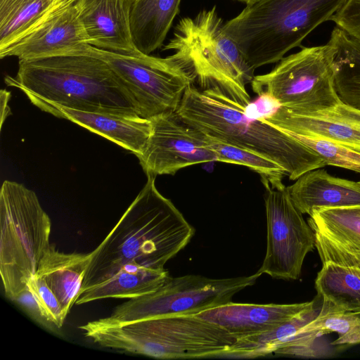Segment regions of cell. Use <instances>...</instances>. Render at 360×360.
Instances as JSON below:
<instances>
[{
    "label": "cell",
    "mask_w": 360,
    "mask_h": 360,
    "mask_svg": "<svg viewBox=\"0 0 360 360\" xmlns=\"http://www.w3.org/2000/svg\"><path fill=\"white\" fill-rule=\"evenodd\" d=\"M147 176L142 190L92 251L80 291L110 278L125 264L164 269L193 236L194 228L157 189L155 176Z\"/></svg>",
    "instance_id": "6da1fadb"
},
{
    "label": "cell",
    "mask_w": 360,
    "mask_h": 360,
    "mask_svg": "<svg viewBox=\"0 0 360 360\" xmlns=\"http://www.w3.org/2000/svg\"><path fill=\"white\" fill-rule=\"evenodd\" d=\"M5 82L47 112L60 106L140 117L121 78L103 59L87 52L19 60L16 76H6Z\"/></svg>",
    "instance_id": "7a4b0ae2"
},
{
    "label": "cell",
    "mask_w": 360,
    "mask_h": 360,
    "mask_svg": "<svg viewBox=\"0 0 360 360\" xmlns=\"http://www.w3.org/2000/svg\"><path fill=\"white\" fill-rule=\"evenodd\" d=\"M245 107L218 86L200 89L193 84L186 89L176 112L205 134L275 162L290 180L327 166L316 153L292 135L248 116Z\"/></svg>",
    "instance_id": "3957f363"
},
{
    "label": "cell",
    "mask_w": 360,
    "mask_h": 360,
    "mask_svg": "<svg viewBox=\"0 0 360 360\" xmlns=\"http://www.w3.org/2000/svg\"><path fill=\"white\" fill-rule=\"evenodd\" d=\"M93 342L110 349L162 359L224 357L236 338L195 314H173L105 326H79Z\"/></svg>",
    "instance_id": "277c9868"
},
{
    "label": "cell",
    "mask_w": 360,
    "mask_h": 360,
    "mask_svg": "<svg viewBox=\"0 0 360 360\" xmlns=\"http://www.w3.org/2000/svg\"><path fill=\"white\" fill-rule=\"evenodd\" d=\"M346 0H252L224 31L254 70L281 60Z\"/></svg>",
    "instance_id": "5b68a950"
},
{
    "label": "cell",
    "mask_w": 360,
    "mask_h": 360,
    "mask_svg": "<svg viewBox=\"0 0 360 360\" xmlns=\"http://www.w3.org/2000/svg\"><path fill=\"white\" fill-rule=\"evenodd\" d=\"M0 274L11 300L27 287L51 245V222L36 193L4 181L0 191Z\"/></svg>",
    "instance_id": "8992f818"
},
{
    "label": "cell",
    "mask_w": 360,
    "mask_h": 360,
    "mask_svg": "<svg viewBox=\"0 0 360 360\" xmlns=\"http://www.w3.org/2000/svg\"><path fill=\"white\" fill-rule=\"evenodd\" d=\"M224 24L215 6L200 11L194 18H182L165 49H185L199 88L218 86L229 98L246 106L251 98L245 86L251 84L255 70L224 31Z\"/></svg>",
    "instance_id": "52a82bcc"
},
{
    "label": "cell",
    "mask_w": 360,
    "mask_h": 360,
    "mask_svg": "<svg viewBox=\"0 0 360 360\" xmlns=\"http://www.w3.org/2000/svg\"><path fill=\"white\" fill-rule=\"evenodd\" d=\"M174 50L173 55L164 58L143 53L123 55L90 44L78 51L91 53L107 62L132 96L139 116L150 120L176 112L186 89L195 81L186 49L176 47Z\"/></svg>",
    "instance_id": "ba28073f"
},
{
    "label": "cell",
    "mask_w": 360,
    "mask_h": 360,
    "mask_svg": "<svg viewBox=\"0 0 360 360\" xmlns=\"http://www.w3.org/2000/svg\"><path fill=\"white\" fill-rule=\"evenodd\" d=\"M334 54L328 42L302 48L283 57L271 72L255 76L252 89L257 95H269L293 113L333 107L341 101L335 89Z\"/></svg>",
    "instance_id": "9c48e42d"
},
{
    "label": "cell",
    "mask_w": 360,
    "mask_h": 360,
    "mask_svg": "<svg viewBox=\"0 0 360 360\" xmlns=\"http://www.w3.org/2000/svg\"><path fill=\"white\" fill-rule=\"evenodd\" d=\"M259 276L257 272L228 278L170 276L156 290L130 299L117 306L109 316L94 321L101 325L115 326L162 316L195 314L231 302L236 293L252 285Z\"/></svg>",
    "instance_id": "30bf717a"
},
{
    "label": "cell",
    "mask_w": 360,
    "mask_h": 360,
    "mask_svg": "<svg viewBox=\"0 0 360 360\" xmlns=\"http://www.w3.org/2000/svg\"><path fill=\"white\" fill-rule=\"evenodd\" d=\"M266 193V250L257 271L276 279L299 278L306 255L315 248V232L295 207L285 185L273 188L263 183Z\"/></svg>",
    "instance_id": "8fae6325"
},
{
    "label": "cell",
    "mask_w": 360,
    "mask_h": 360,
    "mask_svg": "<svg viewBox=\"0 0 360 360\" xmlns=\"http://www.w3.org/2000/svg\"><path fill=\"white\" fill-rule=\"evenodd\" d=\"M150 120V135L137 156L147 176L173 175L186 167L217 161L205 134L185 122L176 112Z\"/></svg>",
    "instance_id": "7c38bea8"
},
{
    "label": "cell",
    "mask_w": 360,
    "mask_h": 360,
    "mask_svg": "<svg viewBox=\"0 0 360 360\" xmlns=\"http://www.w3.org/2000/svg\"><path fill=\"white\" fill-rule=\"evenodd\" d=\"M77 1L58 11L1 51L0 58L15 56L26 60L70 54L89 44L79 18Z\"/></svg>",
    "instance_id": "4fadbf2b"
},
{
    "label": "cell",
    "mask_w": 360,
    "mask_h": 360,
    "mask_svg": "<svg viewBox=\"0 0 360 360\" xmlns=\"http://www.w3.org/2000/svg\"><path fill=\"white\" fill-rule=\"evenodd\" d=\"M262 120L287 133L319 136L360 152V110L342 101L327 109L304 114L278 105Z\"/></svg>",
    "instance_id": "5bb4252c"
},
{
    "label": "cell",
    "mask_w": 360,
    "mask_h": 360,
    "mask_svg": "<svg viewBox=\"0 0 360 360\" xmlns=\"http://www.w3.org/2000/svg\"><path fill=\"white\" fill-rule=\"evenodd\" d=\"M132 0H77L79 18L87 43L96 48L127 56L141 54L130 32Z\"/></svg>",
    "instance_id": "9a60e30c"
},
{
    "label": "cell",
    "mask_w": 360,
    "mask_h": 360,
    "mask_svg": "<svg viewBox=\"0 0 360 360\" xmlns=\"http://www.w3.org/2000/svg\"><path fill=\"white\" fill-rule=\"evenodd\" d=\"M314 302L265 304L229 302L195 315L219 326L238 339L273 329Z\"/></svg>",
    "instance_id": "2e32d148"
},
{
    "label": "cell",
    "mask_w": 360,
    "mask_h": 360,
    "mask_svg": "<svg viewBox=\"0 0 360 360\" xmlns=\"http://www.w3.org/2000/svg\"><path fill=\"white\" fill-rule=\"evenodd\" d=\"M288 187L295 207L310 214L314 210L360 205V182L336 177L321 168L310 170Z\"/></svg>",
    "instance_id": "e0dca14e"
},
{
    "label": "cell",
    "mask_w": 360,
    "mask_h": 360,
    "mask_svg": "<svg viewBox=\"0 0 360 360\" xmlns=\"http://www.w3.org/2000/svg\"><path fill=\"white\" fill-rule=\"evenodd\" d=\"M48 112L68 120L132 152L144 150L151 133L150 120L108 113L81 111L56 106Z\"/></svg>",
    "instance_id": "ac0fdd59"
},
{
    "label": "cell",
    "mask_w": 360,
    "mask_h": 360,
    "mask_svg": "<svg viewBox=\"0 0 360 360\" xmlns=\"http://www.w3.org/2000/svg\"><path fill=\"white\" fill-rule=\"evenodd\" d=\"M92 255L65 253L51 244L39 262L34 275L56 295L66 316L75 304Z\"/></svg>",
    "instance_id": "d6986e66"
},
{
    "label": "cell",
    "mask_w": 360,
    "mask_h": 360,
    "mask_svg": "<svg viewBox=\"0 0 360 360\" xmlns=\"http://www.w3.org/2000/svg\"><path fill=\"white\" fill-rule=\"evenodd\" d=\"M169 277L165 269H153L134 263L125 264L110 278L80 291L75 304L105 298H136L156 290Z\"/></svg>",
    "instance_id": "ffe728a7"
},
{
    "label": "cell",
    "mask_w": 360,
    "mask_h": 360,
    "mask_svg": "<svg viewBox=\"0 0 360 360\" xmlns=\"http://www.w3.org/2000/svg\"><path fill=\"white\" fill-rule=\"evenodd\" d=\"M180 3L181 0H132L129 27L138 51L150 55L163 44Z\"/></svg>",
    "instance_id": "44dd1931"
},
{
    "label": "cell",
    "mask_w": 360,
    "mask_h": 360,
    "mask_svg": "<svg viewBox=\"0 0 360 360\" xmlns=\"http://www.w3.org/2000/svg\"><path fill=\"white\" fill-rule=\"evenodd\" d=\"M77 0H0V51Z\"/></svg>",
    "instance_id": "7402d4cb"
},
{
    "label": "cell",
    "mask_w": 360,
    "mask_h": 360,
    "mask_svg": "<svg viewBox=\"0 0 360 360\" xmlns=\"http://www.w3.org/2000/svg\"><path fill=\"white\" fill-rule=\"evenodd\" d=\"M335 49V89L345 103L360 110V42L338 27L328 41Z\"/></svg>",
    "instance_id": "603a6c76"
},
{
    "label": "cell",
    "mask_w": 360,
    "mask_h": 360,
    "mask_svg": "<svg viewBox=\"0 0 360 360\" xmlns=\"http://www.w3.org/2000/svg\"><path fill=\"white\" fill-rule=\"evenodd\" d=\"M321 307L317 305L315 299L311 306L276 328L236 339L224 357L256 358L274 353L302 327L314 319Z\"/></svg>",
    "instance_id": "cb8c5ba5"
},
{
    "label": "cell",
    "mask_w": 360,
    "mask_h": 360,
    "mask_svg": "<svg viewBox=\"0 0 360 360\" xmlns=\"http://www.w3.org/2000/svg\"><path fill=\"white\" fill-rule=\"evenodd\" d=\"M315 280L317 296L341 310L360 311V271L335 263H322Z\"/></svg>",
    "instance_id": "d4e9b609"
},
{
    "label": "cell",
    "mask_w": 360,
    "mask_h": 360,
    "mask_svg": "<svg viewBox=\"0 0 360 360\" xmlns=\"http://www.w3.org/2000/svg\"><path fill=\"white\" fill-rule=\"evenodd\" d=\"M308 224L314 232L349 250L360 251V205L314 210Z\"/></svg>",
    "instance_id": "484cf974"
},
{
    "label": "cell",
    "mask_w": 360,
    "mask_h": 360,
    "mask_svg": "<svg viewBox=\"0 0 360 360\" xmlns=\"http://www.w3.org/2000/svg\"><path fill=\"white\" fill-rule=\"evenodd\" d=\"M298 333L318 337L335 333L338 338L331 342L333 346L360 344V311H344L322 302L320 311L316 318L302 327Z\"/></svg>",
    "instance_id": "4316f807"
},
{
    "label": "cell",
    "mask_w": 360,
    "mask_h": 360,
    "mask_svg": "<svg viewBox=\"0 0 360 360\" xmlns=\"http://www.w3.org/2000/svg\"><path fill=\"white\" fill-rule=\"evenodd\" d=\"M205 135L208 146L216 155L217 162L245 166L259 174L262 183L268 182L273 188L284 186L283 179L287 176L285 171L275 162L252 151Z\"/></svg>",
    "instance_id": "83f0119b"
},
{
    "label": "cell",
    "mask_w": 360,
    "mask_h": 360,
    "mask_svg": "<svg viewBox=\"0 0 360 360\" xmlns=\"http://www.w3.org/2000/svg\"><path fill=\"white\" fill-rule=\"evenodd\" d=\"M288 134L316 153L326 165L344 168L360 174L359 151L313 135Z\"/></svg>",
    "instance_id": "f1b7e54d"
},
{
    "label": "cell",
    "mask_w": 360,
    "mask_h": 360,
    "mask_svg": "<svg viewBox=\"0 0 360 360\" xmlns=\"http://www.w3.org/2000/svg\"><path fill=\"white\" fill-rule=\"evenodd\" d=\"M315 247L322 262H330L360 271V251L345 248L316 233Z\"/></svg>",
    "instance_id": "f546056e"
},
{
    "label": "cell",
    "mask_w": 360,
    "mask_h": 360,
    "mask_svg": "<svg viewBox=\"0 0 360 360\" xmlns=\"http://www.w3.org/2000/svg\"><path fill=\"white\" fill-rule=\"evenodd\" d=\"M27 285L34 294L52 321L60 329L67 316L65 314L56 295L49 288L45 281L36 275L28 280Z\"/></svg>",
    "instance_id": "4dcf8cb0"
},
{
    "label": "cell",
    "mask_w": 360,
    "mask_h": 360,
    "mask_svg": "<svg viewBox=\"0 0 360 360\" xmlns=\"http://www.w3.org/2000/svg\"><path fill=\"white\" fill-rule=\"evenodd\" d=\"M11 300L20 306L33 321L42 327L53 333L60 330L27 285Z\"/></svg>",
    "instance_id": "1f68e13d"
},
{
    "label": "cell",
    "mask_w": 360,
    "mask_h": 360,
    "mask_svg": "<svg viewBox=\"0 0 360 360\" xmlns=\"http://www.w3.org/2000/svg\"><path fill=\"white\" fill-rule=\"evenodd\" d=\"M330 20L360 42V0H346Z\"/></svg>",
    "instance_id": "d6a6232c"
},
{
    "label": "cell",
    "mask_w": 360,
    "mask_h": 360,
    "mask_svg": "<svg viewBox=\"0 0 360 360\" xmlns=\"http://www.w3.org/2000/svg\"><path fill=\"white\" fill-rule=\"evenodd\" d=\"M322 337L314 345L309 346L281 348L274 354L292 355L302 357L318 358L330 355L331 348L321 340Z\"/></svg>",
    "instance_id": "836d02e7"
},
{
    "label": "cell",
    "mask_w": 360,
    "mask_h": 360,
    "mask_svg": "<svg viewBox=\"0 0 360 360\" xmlns=\"http://www.w3.org/2000/svg\"><path fill=\"white\" fill-rule=\"evenodd\" d=\"M11 98V92L1 89L0 91V103H1V119L0 128L1 129L3 124L8 115L11 114V109L8 106V101Z\"/></svg>",
    "instance_id": "e575fe53"
},
{
    "label": "cell",
    "mask_w": 360,
    "mask_h": 360,
    "mask_svg": "<svg viewBox=\"0 0 360 360\" xmlns=\"http://www.w3.org/2000/svg\"><path fill=\"white\" fill-rule=\"evenodd\" d=\"M238 1L247 4L252 0H238Z\"/></svg>",
    "instance_id": "d590c367"
},
{
    "label": "cell",
    "mask_w": 360,
    "mask_h": 360,
    "mask_svg": "<svg viewBox=\"0 0 360 360\" xmlns=\"http://www.w3.org/2000/svg\"><path fill=\"white\" fill-rule=\"evenodd\" d=\"M360 182V181H359Z\"/></svg>",
    "instance_id": "8d00e7d4"
}]
</instances>
